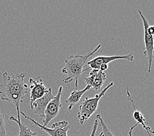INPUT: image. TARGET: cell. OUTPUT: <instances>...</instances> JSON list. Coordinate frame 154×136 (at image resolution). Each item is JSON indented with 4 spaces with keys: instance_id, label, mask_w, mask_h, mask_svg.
Returning a JSON list of instances; mask_svg holds the SVG:
<instances>
[{
    "instance_id": "cell-1",
    "label": "cell",
    "mask_w": 154,
    "mask_h": 136,
    "mask_svg": "<svg viewBox=\"0 0 154 136\" xmlns=\"http://www.w3.org/2000/svg\"><path fill=\"white\" fill-rule=\"evenodd\" d=\"M24 73L9 76L8 73H3V83L0 84V98L2 101L11 103L16 107L17 119L20 120V104L23 102L29 88L24 82L26 77Z\"/></svg>"
},
{
    "instance_id": "cell-2",
    "label": "cell",
    "mask_w": 154,
    "mask_h": 136,
    "mask_svg": "<svg viewBox=\"0 0 154 136\" xmlns=\"http://www.w3.org/2000/svg\"><path fill=\"white\" fill-rule=\"evenodd\" d=\"M101 48V45H98L93 50L90 51L86 55H72L67 58H65V65L62 69V73L66 75V77L62 80L66 84H68L75 80V86H78V79L84 72V65L87 62L89 58L93 56Z\"/></svg>"
},
{
    "instance_id": "cell-3",
    "label": "cell",
    "mask_w": 154,
    "mask_h": 136,
    "mask_svg": "<svg viewBox=\"0 0 154 136\" xmlns=\"http://www.w3.org/2000/svg\"><path fill=\"white\" fill-rule=\"evenodd\" d=\"M113 86V83L112 82L102 90L100 93L96 94L93 98H89L87 97L79 107V111L78 113V118L81 124L86 122L90 117L96 112L98 106V103L100 99L104 96L111 87Z\"/></svg>"
},
{
    "instance_id": "cell-4",
    "label": "cell",
    "mask_w": 154,
    "mask_h": 136,
    "mask_svg": "<svg viewBox=\"0 0 154 136\" xmlns=\"http://www.w3.org/2000/svg\"><path fill=\"white\" fill-rule=\"evenodd\" d=\"M20 114L25 119L30 120L31 122L35 125L36 126L39 127L43 131L46 132L50 136H68V131L70 128V126H69V124L67 121L62 120L60 121V122H55L52 125L51 128H49L47 127L43 126L41 124L36 122L34 119L29 117L23 112L20 111Z\"/></svg>"
},
{
    "instance_id": "cell-5",
    "label": "cell",
    "mask_w": 154,
    "mask_h": 136,
    "mask_svg": "<svg viewBox=\"0 0 154 136\" xmlns=\"http://www.w3.org/2000/svg\"><path fill=\"white\" fill-rule=\"evenodd\" d=\"M138 13L142 18L143 26H144V44H145V50L144 51V56L147 58L148 62V73H151L152 66L153 60V54H154V39L153 36L150 35L148 32V28L149 27V23L148 20L142 14L141 11L138 10Z\"/></svg>"
},
{
    "instance_id": "cell-6",
    "label": "cell",
    "mask_w": 154,
    "mask_h": 136,
    "mask_svg": "<svg viewBox=\"0 0 154 136\" xmlns=\"http://www.w3.org/2000/svg\"><path fill=\"white\" fill-rule=\"evenodd\" d=\"M62 90H63V88L62 86H60L57 95H54V98L53 100H51L47 105L45 111V119L43 121V126L47 127L51 121L57 117L59 113V111L62 107L60 99L62 94Z\"/></svg>"
},
{
    "instance_id": "cell-7",
    "label": "cell",
    "mask_w": 154,
    "mask_h": 136,
    "mask_svg": "<svg viewBox=\"0 0 154 136\" xmlns=\"http://www.w3.org/2000/svg\"><path fill=\"white\" fill-rule=\"evenodd\" d=\"M117 60H125L129 62H133L134 60V55L133 53H129L124 56H98L96 58H94L93 59L87 62V64L89 65L87 69H84V72L89 70V69H99L100 66L102 64H108L110 62Z\"/></svg>"
},
{
    "instance_id": "cell-8",
    "label": "cell",
    "mask_w": 154,
    "mask_h": 136,
    "mask_svg": "<svg viewBox=\"0 0 154 136\" xmlns=\"http://www.w3.org/2000/svg\"><path fill=\"white\" fill-rule=\"evenodd\" d=\"M54 98V95L53 94L52 89L51 88H49L47 93L44 95L42 98L30 104V108L34 110V113L38 115L42 120L43 121L45 119V111L47 105Z\"/></svg>"
},
{
    "instance_id": "cell-9",
    "label": "cell",
    "mask_w": 154,
    "mask_h": 136,
    "mask_svg": "<svg viewBox=\"0 0 154 136\" xmlns=\"http://www.w3.org/2000/svg\"><path fill=\"white\" fill-rule=\"evenodd\" d=\"M29 83L30 84V104L42 98L49 91V89H47L44 85L43 80L41 77H38L37 80L30 78L29 79Z\"/></svg>"
},
{
    "instance_id": "cell-10",
    "label": "cell",
    "mask_w": 154,
    "mask_h": 136,
    "mask_svg": "<svg viewBox=\"0 0 154 136\" xmlns=\"http://www.w3.org/2000/svg\"><path fill=\"white\" fill-rule=\"evenodd\" d=\"M106 80V75L100 69H92L89 77L85 78L87 85L90 86L95 90H99Z\"/></svg>"
},
{
    "instance_id": "cell-11",
    "label": "cell",
    "mask_w": 154,
    "mask_h": 136,
    "mask_svg": "<svg viewBox=\"0 0 154 136\" xmlns=\"http://www.w3.org/2000/svg\"><path fill=\"white\" fill-rule=\"evenodd\" d=\"M91 89L90 86L87 85L85 89L81 90H74L69 95V96L66 100V103L68 105V110L70 111L72 109L73 107L76 105L80 101L81 98L83 95L85 94L87 91Z\"/></svg>"
},
{
    "instance_id": "cell-12",
    "label": "cell",
    "mask_w": 154,
    "mask_h": 136,
    "mask_svg": "<svg viewBox=\"0 0 154 136\" xmlns=\"http://www.w3.org/2000/svg\"><path fill=\"white\" fill-rule=\"evenodd\" d=\"M9 120L11 121L15 122L19 128V133L18 136H37L38 134L36 132H33L30 128L21 122L20 120H19L15 117L13 116L9 117Z\"/></svg>"
},
{
    "instance_id": "cell-13",
    "label": "cell",
    "mask_w": 154,
    "mask_h": 136,
    "mask_svg": "<svg viewBox=\"0 0 154 136\" xmlns=\"http://www.w3.org/2000/svg\"><path fill=\"white\" fill-rule=\"evenodd\" d=\"M97 118L98 121H100V126L102 128V131L100 133V134H99L98 136H115L113 134L112 132L109 130L108 127L107 126V125H106V123L104 122L103 119L102 118V116L100 114H98L97 115Z\"/></svg>"
},
{
    "instance_id": "cell-14",
    "label": "cell",
    "mask_w": 154,
    "mask_h": 136,
    "mask_svg": "<svg viewBox=\"0 0 154 136\" xmlns=\"http://www.w3.org/2000/svg\"><path fill=\"white\" fill-rule=\"evenodd\" d=\"M0 136H7L5 116L0 110Z\"/></svg>"
},
{
    "instance_id": "cell-15",
    "label": "cell",
    "mask_w": 154,
    "mask_h": 136,
    "mask_svg": "<svg viewBox=\"0 0 154 136\" xmlns=\"http://www.w3.org/2000/svg\"><path fill=\"white\" fill-rule=\"evenodd\" d=\"M98 126V120H95L94 122V124H93L92 130H91V133L90 136H95V135H96Z\"/></svg>"
},
{
    "instance_id": "cell-16",
    "label": "cell",
    "mask_w": 154,
    "mask_h": 136,
    "mask_svg": "<svg viewBox=\"0 0 154 136\" xmlns=\"http://www.w3.org/2000/svg\"><path fill=\"white\" fill-rule=\"evenodd\" d=\"M108 69V64H102L100 66V68H99V69H100V71L104 72L105 71L107 70V69Z\"/></svg>"
},
{
    "instance_id": "cell-17",
    "label": "cell",
    "mask_w": 154,
    "mask_h": 136,
    "mask_svg": "<svg viewBox=\"0 0 154 136\" xmlns=\"http://www.w3.org/2000/svg\"><path fill=\"white\" fill-rule=\"evenodd\" d=\"M148 32L150 35H154V26H149L148 28Z\"/></svg>"
},
{
    "instance_id": "cell-18",
    "label": "cell",
    "mask_w": 154,
    "mask_h": 136,
    "mask_svg": "<svg viewBox=\"0 0 154 136\" xmlns=\"http://www.w3.org/2000/svg\"><path fill=\"white\" fill-rule=\"evenodd\" d=\"M137 125H138V123L134 124L133 126H132V127L130 128L129 133H128V136H133V130L134 129V128L137 126Z\"/></svg>"
},
{
    "instance_id": "cell-19",
    "label": "cell",
    "mask_w": 154,
    "mask_h": 136,
    "mask_svg": "<svg viewBox=\"0 0 154 136\" xmlns=\"http://www.w3.org/2000/svg\"><path fill=\"white\" fill-rule=\"evenodd\" d=\"M148 126H145L144 127V129H145V130H146V131H147V133H148V134L149 135V136H152V135H151V134H150L149 132V131H148Z\"/></svg>"
},
{
    "instance_id": "cell-20",
    "label": "cell",
    "mask_w": 154,
    "mask_h": 136,
    "mask_svg": "<svg viewBox=\"0 0 154 136\" xmlns=\"http://www.w3.org/2000/svg\"><path fill=\"white\" fill-rule=\"evenodd\" d=\"M148 131H149V132L150 134H153V135H154V131L152 130L151 128H150L149 126H148Z\"/></svg>"
}]
</instances>
